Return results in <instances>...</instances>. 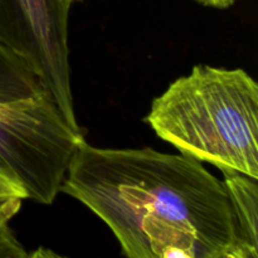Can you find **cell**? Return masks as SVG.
Masks as SVG:
<instances>
[{"instance_id":"3957f363","label":"cell","mask_w":258,"mask_h":258,"mask_svg":"<svg viewBox=\"0 0 258 258\" xmlns=\"http://www.w3.org/2000/svg\"><path fill=\"white\" fill-rule=\"evenodd\" d=\"M83 141L49 93L0 110V168L37 203L54 202Z\"/></svg>"},{"instance_id":"7a4b0ae2","label":"cell","mask_w":258,"mask_h":258,"mask_svg":"<svg viewBox=\"0 0 258 258\" xmlns=\"http://www.w3.org/2000/svg\"><path fill=\"white\" fill-rule=\"evenodd\" d=\"M145 121L181 155L258 183V82L246 71L196 66L153 101Z\"/></svg>"},{"instance_id":"9c48e42d","label":"cell","mask_w":258,"mask_h":258,"mask_svg":"<svg viewBox=\"0 0 258 258\" xmlns=\"http://www.w3.org/2000/svg\"><path fill=\"white\" fill-rule=\"evenodd\" d=\"M204 7L217 8V9H227L236 3V0H196Z\"/></svg>"},{"instance_id":"5b68a950","label":"cell","mask_w":258,"mask_h":258,"mask_svg":"<svg viewBox=\"0 0 258 258\" xmlns=\"http://www.w3.org/2000/svg\"><path fill=\"white\" fill-rule=\"evenodd\" d=\"M44 93L49 92L42 77L23 58L0 45V105Z\"/></svg>"},{"instance_id":"277c9868","label":"cell","mask_w":258,"mask_h":258,"mask_svg":"<svg viewBox=\"0 0 258 258\" xmlns=\"http://www.w3.org/2000/svg\"><path fill=\"white\" fill-rule=\"evenodd\" d=\"M70 9L63 0H0V45L42 77L63 115L80 127L71 83Z\"/></svg>"},{"instance_id":"8992f818","label":"cell","mask_w":258,"mask_h":258,"mask_svg":"<svg viewBox=\"0 0 258 258\" xmlns=\"http://www.w3.org/2000/svg\"><path fill=\"white\" fill-rule=\"evenodd\" d=\"M223 175L233 201L244 246L252 258H258V183L238 174L224 173Z\"/></svg>"},{"instance_id":"8fae6325","label":"cell","mask_w":258,"mask_h":258,"mask_svg":"<svg viewBox=\"0 0 258 258\" xmlns=\"http://www.w3.org/2000/svg\"><path fill=\"white\" fill-rule=\"evenodd\" d=\"M233 258H252L251 253H249V251L247 249V247L244 246V243H242V246L239 247V249L237 251V253L234 254Z\"/></svg>"},{"instance_id":"6da1fadb","label":"cell","mask_w":258,"mask_h":258,"mask_svg":"<svg viewBox=\"0 0 258 258\" xmlns=\"http://www.w3.org/2000/svg\"><path fill=\"white\" fill-rule=\"evenodd\" d=\"M60 191L93 212L127 258H233L243 243L224 181L181 154L85 140Z\"/></svg>"},{"instance_id":"30bf717a","label":"cell","mask_w":258,"mask_h":258,"mask_svg":"<svg viewBox=\"0 0 258 258\" xmlns=\"http://www.w3.org/2000/svg\"><path fill=\"white\" fill-rule=\"evenodd\" d=\"M27 258H67V257L60 256V254L53 252L52 249L43 248V247H40V248L35 249L34 252H32L30 254H28Z\"/></svg>"},{"instance_id":"4fadbf2b","label":"cell","mask_w":258,"mask_h":258,"mask_svg":"<svg viewBox=\"0 0 258 258\" xmlns=\"http://www.w3.org/2000/svg\"><path fill=\"white\" fill-rule=\"evenodd\" d=\"M4 105H7V103H4ZM4 105H0V108H2V107H3V106H4Z\"/></svg>"},{"instance_id":"7c38bea8","label":"cell","mask_w":258,"mask_h":258,"mask_svg":"<svg viewBox=\"0 0 258 258\" xmlns=\"http://www.w3.org/2000/svg\"><path fill=\"white\" fill-rule=\"evenodd\" d=\"M63 2H64L66 4H68V5H72L73 3H76V2H81V0H63Z\"/></svg>"},{"instance_id":"52a82bcc","label":"cell","mask_w":258,"mask_h":258,"mask_svg":"<svg viewBox=\"0 0 258 258\" xmlns=\"http://www.w3.org/2000/svg\"><path fill=\"white\" fill-rule=\"evenodd\" d=\"M22 202L19 198H0V258L28 257L9 227L10 221L20 211Z\"/></svg>"},{"instance_id":"ba28073f","label":"cell","mask_w":258,"mask_h":258,"mask_svg":"<svg viewBox=\"0 0 258 258\" xmlns=\"http://www.w3.org/2000/svg\"><path fill=\"white\" fill-rule=\"evenodd\" d=\"M0 198H19L27 199L25 191L22 186L0 168Z\"/></svg>"}]
</instances>
